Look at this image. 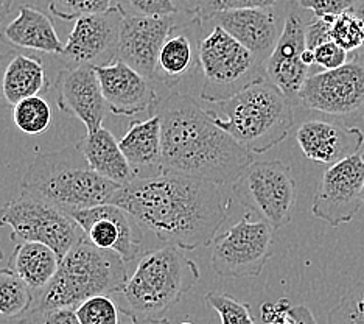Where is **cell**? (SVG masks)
<instances>
[{
  "mask_svg": "<svg viewBox=\"0 0 364 324\" xmlns=\"http://www.w3.org/2000/svg\"><path fill=\"white\" fill-rule=\"evenodd\" d=\"M112 204L182 251L213 244L228 219V203L220 186L176 173L136 178L120 189Z\"/></svg>",
  "mask_w": 364,
  "mask_h": 324,
  "instance_id": "obj_1",
  "label": "cell"
},
{
  "mask_svg": "<svg viewBox=\"0 0 364 324\" xmlns=\"http://www.w3.org/2000/svg\"><path fill=\"white\" fill-rule=\"evenodd\" d=\"M150 113L162 120V173L225 186L254 162L252 153L223 131L193 95H164Z\"/></svg>",
  "mask_w": 364,
  "mask_h": 324,
  "instance_id": "obj_2",
  "label": "cell"
},
{
  "mask_svg": "<svg viewBox=\"0 0 364 324\" xmlns=\"http://www.w3.org/2000/svg\"><path fill=\"white\" fill-rule=\"evenodd\" d=\"M22 190L44 199L69 215L112 204L122 186L89 167L78 145L39 155L21 179Z\"/></svg>",
  "mask_w": 364,
  "mask_h": 324,
  "instance_id": "obj_3",
  "label": "cell"
},
{
  "mask_svg": "<svg viewBox=\"0 0 364 324\" xmlns=\"http://www.w3.org/2000/svg\"><path fill=\"white\" fill-rule=\"evenodd\" d=\"M200 281V268L178 246L167 245L146 253L137 262L119 293V304L132 323L162 320V313L178 304Z\"/></svg>",
  "mask_w": 364,
  "mask_h": 324,
  "instance_id": "obj_4",
  "label": "cell"
},
{
  "mask_svg": "<svg viewBox=\"0 0 364 324\" xmlns=\"http://www.w3.org/2000/svg\"><path fill=\"white\" fill-rule=\"evenodd\" d=\"M127 281V262L117 253L97 248L82 237L63 257L50 284L35 293L31 309H77L89 298L119 295Z\"/></svg>",
  "mask_w": 364,
  "mask_h": 324,
  "instance_id": "obj_5",
  "label": "cell"
},
{
  "mask_svg": "<svg viewBox=\"0 0 364 324\" xmlns=\"http://www.w3.org/2000/svg\"><path fill=\"white\" fill-rule=\"evenodd\" d=\"M217 105L226 117L209 110L215 123L252 155L284 142L294 125V103L268 78Z\"/></svg>",
  "mask_w": 364,
  "mask_h": 324,
  "instance_id": "obj_6",
  "label": "cell"
},
{
  "mask_svg": "<svg viewBox=\"0 0 364 324\" xmlns=\"http://www.w3.org/2000/svg\"><path fill=\"white\" fill-rule=\"evenodd\" d=\"M200 61L203 72L200 98L208 103L226 102L246 88L267 80L264 63L215 23L203 36Z\"/></svg>",
  "mask_w": 364,
  "mask_h": 324,
  "instance_id": "obj_7",
  "label": "cell"
},
{
  "mask_svg": "<svg viewBox=\"0 0 364 324\" xmlns=\"http://www.w3.org/2000/svg\"><path fill=\"white\" fill-rule=\"evenodd\" d=\"M0 226L11 229L14 242L47 245L61 259L82 239V231L72 215L27 190H22L2 207Z\"/></svg>",
  "mask_w": 364,
  "mask_h": 324,
  "instance_id": "obj_8",
  "label": "cell"
},
{
  "mask_svg": "<svg viewBox=\"0 0 364 324\" xmlns=\"http://www.w3.org/2000/svg\"><path fill=\"white\" fill-rule=\"evenodd\" d=\"M237 202L277 231L291 221L296 181L282 161L252 162L232 184Z\"/></svg>",
  "mask_w": 364,
  "mask_h": 324,
  "instance_id": "obj_9",
  "label": "cell"
},
{
  "mask_svg": "<svg viewBox=\"0 0 364 324\" xmlns=\"http://www.w3.org/2000/svg\"><path fill=\"white\" fill-rule=\"evenodd\" d=\"M272 229L252 214L215 237L210 265L213 271L226 279L257 278L272 256Z\"/></svg>",
  "mask_w": 364,
  "mask_h": 324,
  "instance_id": "obj_10",
  "label": "cell"
},
{
  "mask_svg": "<svg viewBox=\"0 0 364 324\" xmlns=\"http://www.w3.org/2000/svg\"><path fill=\"white\" fill-rule=\"evenodd\" d=\"M297 103L328 115H358L364 113V52H353L335 70L313 73L304 83Z\"/></svg>",
  "mask_w": 364,
  "mask_h": 324,
  "instance_id": "obj_11",
  "label": "cell"
},
{
  "mask_svg": "<svg viewBox=\"0 0 364 324\" xmlns=\"http://www.w3.org/2000/svg\"><path fill=\"white\" fill-rule=\"evenodd\" d=\"M203 23L198 16L182 14L181 21L170 31L157 56L151 81L157 94L159 88H162L165 90L164 95L171 93L190 95L188 89L196 81L198 72H201L200 47L204 36Z\"/></svg>",
  "mask_w": 364,
  "mask_h": 324,
  "instance_id": "obj_12",
  "label": "cell"
},
{
  "mask_svg": "<svg viewBox=\"0 0 364 324\" xmlns=\"http://www.w3.org/2000/svg\"><path fill=\"white\" fill-rule=\"evenodd\" d=\"M364 189V156L358 153L339 161L324 172L314 194L313 217L338 228L350 223L361 209Z\"/></svg>",
  "mask_w": 364,
  "mask_h": 324,
  "instance_id": "obj_13",
  "label": "cell"
},
{
  "mask_svg": "<svg viewBox=\"0 0 364 324\" xmlns=\"http://www.w3.org/2000/svg\"><path fill=\"white\" fill-rule=\"evenodd\" d=\"M123 18L125 13L119 6H112L105 13L77 19L60 55L65 68H102L117 60Z\"/></svg>",
  "mask_w": 364,
  "mask_h": 324,
  "instance_id": "obj_14",
  "label": "cell"
},
{
  "mask_svg": "<svg viewBox=\"0 0 364 324\" xmlns=\"http://www.w3.org/2000/svg\"><path fill=\"white\" fill-rule=\"evenodd\" d=\"M70 215L81 228L82 237L94 246L117 253L127 263L140 253L142 226L122 207L102 204Z\"/></svg>",
  "mask_w": 364,
  "mask_h": 324,
  "instance_id": "obj_15",
  "label": "cell"
},
{
  "mask_svg": "<svg viewBox=\"0 0 364 324\" xmlns=\"http://www.w3.org/2000/svg\"><path fill=\"white\" fill-rule=\"evenodd\" d=\"M181 18L182 14L164 16V18L125 14L120 25L117 60L153 81L157 56L165 39Z\"/></svg>",
  "mask_w": 364,
  "mask_h": 324,
  "instance_id": "obj_16",
  "label": "cell"
},
{
  "mask_svg": "<svg viewBox=\"0 0 364 324\" xmlns=\"http://www.w3.org/2000/svg\"><path fill=\"white\" fill-rule=\"evenodd\" d=\"M305 27L307 22L301 13L288 11L274 52L264 63L267 78L293 103H297V95L310 77V68L302 61V55L307 50Z\"/></svg>",
  "mask_w": 364,
  "mask_h": 324,
  "instance_id": "obj_17",
  "label": "cell"
},
{
  "mask_svg": "<svg viewBox=\"0 0 364 324\" xmlns=\"http://www.w3.org/2000/svg\"><path fill=\"white\" fill-rule=\"evenodd\" d=\"M56 105L82 122L87 132L102 128L107 111L95 68L78 66L60 70L55 81Z\"/></svg>",
  "mask_w": 364,
  "mask_h": 324,
  "instance_id": "obj_18",
  "label": "cell"
},
{
  "mask_svg": "<svg viewBox=\"0 0 364 324\" xmlns=\"http://www.w3.org/2000/svg\"><path fill=\"white\" fill-rule=\"evenodd\" d=\"M107 110L115 115L150 113L159 100L153 83L120 60L95 68Z\"/></svg>",
  "mask_w": 364,
  "mask_h": 324,
  "instance_id": "obj_19",
  "label": "cell"
},
{
  "mask_svg": "<svg viewBox=\"0 0 364 324\" xmlns=\"http://www.w3.org/2000/svg\"><path fill=\"white\" fill-rule=\"evenodd\" d=\"M205 22L220 25L262 63H267L274 52L284 28V23L280 25L279 22L274 6L223 11Z\"/></svg>",
  "mask_w": 364,
  "mask_h": 324,
  "instance_id": "obj_20",
  "label": "cell"
},
{
  "mask_svg": "<svg viewBox=\"0 0 364 324\" xmlns=\"http://www.w3.org/2000/svg\"><path fill=\"white\" fill-rule=\"evenodd\" d=\"M296 140L307 160L332 167L360 153L364 132L357 127H344L341 123L309 120L297 130Z\"/></svg>",
  "mask_w": 364,
  "mask_h": 324,
  "instance_id": "obj_21",
  "label": "cell"
},
{
  "mask_svg": "<svg viewBox=\"0 0 364 324\" xmlns=\"http://www.w3.org/2000/svg\"><path fill=\"white\" fill-rule=\"evenodd\" d=\"M48 88L50 83L41 58L0 44V106L14 108L22 100L48 93Z\"/></svg>",
  "mask_w": 364,
  "mask_h": 324,
  "instance_id": "obj_22",
  "label": "cell"
},
{
  "mask_svg": "<svg viewBox=\"0 0 364 324\" xmlns=\"http://www.w3.org/2000/svg\"><path fill=\"white\" fill-rule=\"evenodd\" d=\"M122 153L134 170L137 178H146L148 170L162 173V120L159 114H151L145 120L129 125L119 140Z\"/></svg>",
  "mask_w": 364,
  "mask_h": 324,
  "instance_id": "obj_23",
  "label": "cell"
},
{
  "mask_svg": "<svg viewBox=\"0 0 364 324\" xmlns=\"http://www.w3.org/2000/svg\"><path fill=\"white\" fill-rule=\"evenodd\" d=\"M2 36L13 47L60 56L64 50L52 19L35 6L22 5L18 18L5 25Z\"/></svg>",
  "mask_w": 364,
  "mask_h": 324,
  "instance_id": "obj_24",
  "label": "cell"
},
{
  "mask_svg": "<svg viewBox=\"0 0 364 324\" xmlns=\"http://www.w3.org/2000/svg\"><path fill=\"white\" fill-rule=\"evenodd\" d=\"M77 145L86 157L89 167L100 177L122 187L131 184L137 178L125 155L122 153L119 140H115L112 132L106 128L102 127L95 132H87Z\"/></svg>",
  "mask_w": 364,
  "mask_h": 324,
  "instance_id": "obj_25",
  "label": "cell"
},
{
  "mask_svg": "<svg viewBox=\"0 0 364 324\" xmlns=\"http://www.w3.org/2000/svg\"><path fill=\"white\" fill-rule=\"evenodd\" d=\"M61 257L52 248L38 242H21L10 256V267L18 276L38 293L44 290L60 270Z\"/></svg>",
  "mask_w": 364,
  "mask_h": 324,
  "instance_id": "obj_26",
  "label": "cell"
},
{
  "mask_svg": "<svg viewBox=\"0 0 364 324\" xmlns=\"http://www.w3.org/2000/svg\"><path fill=\"white\" fill-rule=\"evenodd\" d=\"M33 303L35 293L10 267L0 268V315L8 318H21Z\"/></svg>",
  "mask_w": 364,
  "mask_h": 324,
  "instance_id": "obj_27",
  "label": "cell"
},
{
  "mask_svg": "<svg viewBox=\"0 0 364 324\" xmlns=\"http://www.w3.org/2000/svg\"><path fill=\"white\" fill-rule=\"evenodd\" d=\"M13 120L23 135H43L52 127V108L44 97H30L13 108Z\"/></svg>",
  "mask_w": 364,
  "mask_h": 324,
  "instance_id": "obj_28",
  "label": "cell"
},
{
  "mask_svg": "<svg viewBox=\"0 0 364 324\" xmlns=\"http://www.w3.org/2000/svg\"><path fill=\"white\" fill-rule=\"evenodd\" d=\"M330 38L346 52H358L364 46V25L357 14L344 11L333 18Z\"/></svg>",
  "mask_w": 364,
  "mask_h": 324,
  "instance_id": "obj_29",
  "label": "cell"
},
{
  "mask_svg": "<svg viewBox=\"0 0 364 324\" xmlns=\"http://www.w3.org/2000/svg\"><path fill=\"white\" fill-rule=\"evenodd\" d=\"M328 324H364V281L347 290L332 310L327 313Z\"/></svg>",
  "mask_w": 364,
  "mask_h": 324,
  "instance_id": "obj_30",
  "label": "cell"
},
{
  "mask_svg": "<svg viewBox=\"0 0 364 324\" xmlns=\"http://www.w3.org/2000/svg\"><path fill=\"white\" fill-rule=\"evenodd\" d=\"M48 11L63 21H77L82 16L111 10L117 0H46Z\"/></svg>",
  "mask_w": 364,
  "mask_h": 324,
  "instance_id": "obj_31",
  "label": "cell"
},
{
  "mask_svg": "<svg viewBox=\"0 0 364 324\" xmlns=\"http://www.w3.org/2000/svg\"><path fill=\"white\" fill-rule=\"evenodd\" d=\"M75 312L81 324H120V307L111 296L89 298Z\"/></svg>",
  "mask_w": 364,
  "mask_h": 324,
  "instance_id": "obj_32",
  "label": "cell"
},
{
  "mask_svg": "<svg viewBox=\"0 0 364 324\" xmlns=\"http://www.w3.org/2000/svg\"><path fill=\"white\" fill-rule=\"evenodd\" d=\"M204 299L220 315L221 324H255L250 305L237 301L228 293L210 292Z\"/></svg>",
  "mask_w": 364,
  "mask_h": 324,
  "instance_id": "obj_33",
  "label": "cell"
},
{
  "mask_svg": "<svg viewBox=\"0 0 364 324\" xmlns=\"http://www.w3.org/2000/svg\"><path fill=\"white\" fill-rule=\"evenodd\" d=\"M262 318L267 324H316L307 307H289L287 299L262 305Z\"/></svg>",
  "mask_w": 364,
  "mask_h": 324,
  "instance_id": "obj_34",
  "label": "cell"
},
{
  "mask_svg": "<svg viewBox=\"0 0 364 324\" xmlns=\"http://www.w3.org/2000/svg\"><path fill=\"white\" fill-rule=\"evenodd\" d=\"M115 6H119L127 16H144V18L179 14L171 0H117Z\"/></svg>",
  "mask_w": 364,
  "mask_h": 324,
  "instance_id": "obj_35",
  "label": "cell"
},
{
  "mask_svg": "<svg viewBox=\"0 0 364 324\" xmlns=\"http://www.w3.org/2000/svg\"><path fill=\"white\" fill-rule=\"evenodd\" d=\"M276 2L277 0H201L198 18L205 22L223 11L243 10V8H271Z\"/></svg>",
  "mask_w": 364,
  "mask_h": 324,
  "instance_id": "obj_36",
  "label": "cell"
},
{
  "mask_svg": "<svg viewBox=\"0 0 364 324\" xmlns=\"http://www.w3.org/2000/svg\"><path fill=\"white\" fill-rule=\"evenodd\" d=\"M18 324H81L75 309H48V310H33L30 309L26 315L18 318Z\"/></svg>",
  "mask_w": 364,
  "mask_h": 324,
  "instance_id": "obj_37",
  "label": "cell"
},
{
  "mask_svg": "<svg viewBox=\"0 0 364 324\" xmlns=\"http://www.w3.org/2000/svg\"><path fill=\"white\" fill-rule=\"evenodd\" d=\"M314 53V64H318L319 68L324 70H335L339 69L349 61V52H346L344 48L335 44L333 41L319 46L318 48L313 50Z\"/></svg>",
  "mask_w": 364,
  "mask_h": 324,
  "instance_id": "obj_38",
  "label": "cell"
},
{
  "mask_svg": "<svg viewBox=\"0 0 364 324\" xmlns=\"http://www.w3.org/2000/svg\"><path fill=\"white\" fill-rule=\"evenodd\" d=\"M357 4V0H299L302 10L311 11L316 18L326 16H338L344 11H349Z\"/></svg>",
  "mask_w": 364,
  "mask_h": 324,
  "instance_id": "obj_39",
  "label": "cell"
},
{
  "mask_svg": "<svg viewBox=\"0 0 364 324\" xmlns=\"http://www.w3.org/2000/svg\"><path fill=\"white\" fill-rule=\"evenodd\" d=\"M335 16H326V18H313L307 22L305 27V41H307V48L314 50L319 46L330 43V30H332V22Z\"/></svg>",
  "mask_w": 364,
  "mask_h": 324,
  "instance_id": "obj_40",
  "label": "cell"
},
{
  "mask_svg": "<svg viewBox=\"0 0 364 324\" xmlns=\"http://www.w3.org/2000/svg\"><path fill=\"white\" fill-rule=\"evenodd\" d=\"M173 5L176 6L179 14L184 16H198L201 0H171Z\"/></svg>",
  "mask_w": 364,
  "mask_h": 324,
  "instance_id": "obj_41",
  "label": "cell"
},
{
  "mask_svg": "<svg viewBox=\"0 0 364 324\" xmlns=\"http://www.w3.org/2000/svg\"><path fill=\"white\" fill-rule=\"evenodd\" d=\"M16 0H0V36H2L4 33V25L8 19V16H10L11 8L14 5Z\"/></svg>",
  "mask_w": 364,
  "mask_h": 324,
  "instance_id": "obj_42",
  "label": "cell"
},
{
  "mask_svg": "<svg viewBox=\"0 0 364 324\" xmlns=\"http://www.w3.org/2000/svg\"><path fill=\"white\" fill-rule=\"evenodd\" d=\"M350 11L357 14L358 18L361 19L363 25H364V0H357V4H355V5L350 8ZM361 50L364 52V46H363Z\"/></svg>",
  "mask_w": 364,
  "mask_h": 324,
  "instance_id": "obj_43",
  "label": "cell"
},
{
  "mask_svg": "<svg viewBox=\"0 0 364 324\" xmlns=\"http://www.w3.org/2000/svg\"><path fill=\"white\" fill-rule=\"evenodd\" d=\"M132 324H171V323L167 318H162V320H157V321H142V323H132Z\"/></svg>",
  "mask_w": 364,
  "mask_h": 324,
  "instance_id": "obj_44",
  "label": "cell"
},
{
  "mask_svg": "<svg viewBox=\"0 0 364 324\" xmlns=\"http://www.w3.org/2000/svg\"><path fill=\"white\" fill-rule=\"evenodd\" d=\"M4 259V253H2V249H0V261Z\"/></svg>",
  "mask_w": 364,
  "mask_h": 324,
  "instance_id": "obj_45",
  "label": "cell"
},
{
  "mask_svg": "<svg viewBox=\"0 0 364 324\" xmlns=\"http://www.w3.org/2000/svg\"><path fill=\"white\" fill-rule=\"evenodd\" d=\"M363 156H364V152H363ZM363 203H364V189H363Z\"/></svg>",
  "mask_w": 364,
  "mask_h": 324,
  "instance_id": "obj_46",
  "label": "cell"
},
{
  "mask_svg": "<svg viewBox=\"0 0 364 324\" xmlns=\"http://www.w3.org/2000/svg\"><path fill=\"white\" fill-rule=\"evenodd\" d=\"M179 324H192V323H179Z\"/></svg>",
  "mask_w": 364,
  "mask_h": 324,
  "instance_id": "obj_47",
  "label": "cell"
}]
</instances>
